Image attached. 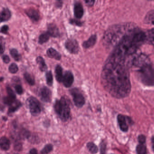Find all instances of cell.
<instances>
[{
	"mask_svg": "<svg viewBox=\"0 0 154 154\" xmlns=\"http://www.w3.org/2000/svg\"><path fill=\"white\" fill-rule=\"evenodd\" d=\"M103 86L114 97H126L131 91L129 68L107 60L101 74Z\"/></svg>",
	"mask_w": 154,
	"mask_h": 154,
	"instance_id": "1",
	"label": "cell"
},
{
	"mask_svg": "<svg viewBox=\"0 0 154 154\" xmlns=\"http://www.w3.org/2000/svg\"><path fill=\"white\" fill-rule=\"evenodd\" d=\"M131 26L130 24H117L110 27L103 37L104 45L106 47L114 48Z\"/></svg>",
	"mask_w": 154,
	"mask_h": 154,
	"instance_id": "2",
	"label": "cell"
},
{
	"mask_svg": "<svg viewBox=\"0 0 154 154\" xmlns=\"http://www.w3.org/2000/svg\"><path fill=\"white\" fill-rule=\"evenodd\" d=\"M137 76L141 82L146 86H154V65L150 60L137 68Z\"/></svg>",
	"mask_w": 154,
	"mask_h": 154,
	"instance_id": "3",
	"label": "cell"
},
{
	"mask_svg": "<svg viewBox=\"0 0 154 154\" xmlns=\"http://www.w3.org/2000/svg\"><path fill=\"white\" fill-rule=\"evenodd\" d=\"M55 111L62 121L66 122L69 119L70 114V108L69 100L64 97L60 100L55 102Z\"/></svg>",
	"mask_w": 154,
	"mask_h": 154,
	"instance_id": "4",
	"label": "cell"
},
{
	"mask_svg": "<svg viewBox=\"0 0 154 154\" xmlns=\"http://www.w3.org/2000/svg\"><path fill=\"white\" fill-rule=\"evenodd\" d=\"M30 112L32 116H38L41 112V105L39 101L34 97H31L28 100Z\"/></svg>",
	"mask_w": 154,
	"mask_h": 154,
	"instance_id": "5",
	"label": "cell"
},
{
	"mask_svg": "<svg viewBox=\"0 0 154 154\" xmlns=\"http://www.w3.org/2000/svg\"><path fill=\"white\" fill-rule=\"evenodd\" d=\"M117 121L119 128L122 132L126 133L128 131V125H132L134 121L131 118L119 114L117 116Z\"/></svg>",
	"mask_w": 154,
	"mask_h": 154,
	"instance_id": "6",
	"label": "cell"
},
{
	"mask_svg": "<svg viewBox=\"0 0 154 154\" xmlns=\"http://www.w3.org/2000/svg\"><path fill=\"white\" fill-rule=\"evenodd\" d=\"M70 91L75 106L79 108L83 106L85 104V99L80 91L78 89L75 88L71 90Z\"/></svg>",
	"mask_w": 154,
	"mask_h": 154,
	"instance_id": "7",
	"label": "cell"
},
{
	"mask_svg": "<svg viewBox=\"0 0 154 154\" xmlns=\"http://www.w3.org/2000/svg\"><path fill=\"white\" fill-rule=\"evenodd\" d=\"M66 48L72 54H77L79 52V44L76 40L70 38L66 41L65 44Z\"/></svg>",
	"mask_w": 154,
	"mask_h": 154,
	"instance_id": "8",
	"label": "cell"
},
{
	"mask_svg": "<svg viewBox=\"0 0 154 154\" xmlns=\"http://www.w3.org/2000/svg\"><path fill=\"white\" fill-rule=\"evenodd\" d=\"M74 78L73 74L70 71H66L63 75L62 82L66 88H69L74 82Z\"/></svg>",
	"mask_w": 154,
	"mask_h": 154,
	"instance_id": "9",
	"label": "cell"
},
{
	"mask_svg": "<svg viewBox=\"0 0 154 154\" xmlns=\"http://www.w3.org/2000/svg\"><path fill=\"white\" fill-rule=\"evenodd\" d=\"M41 97L43 101L46 102H50L51 101V91L46 87H44L41 90Z\"/></svg>",
	"mask_w": 154,
	"mask_h": 154,
	"instance_id": "10",
	"label": "cell"
},
{
	"mask_svg": "<svg viewBox=\"0 0 154 154\" xmlns=\"http://www.w3.org/2000/svg\"><path fill=\"white\" fill-rule=\"evenodd\" d=\"M74 14L77 19H80L82 18L84 14L83 6L81 3L76 2L74 4Z\"/></svg>",
	"mask_w": 154,
	"mask_h": 154,
	"instance_id": "11",
	"label": "cell"
},
{
	"mask_svg": "<svg viewBox=\"0 0 154 154\" xmlns=\"http://www.w3.org/2000/svg\"><path fill=\"white\" fill-rule=\"evenodd\" d=\"M11 17V12L8 8H4L0 13V23L7 21Z\"/></svg>",
	"mask_w": 154,
	"mask_h": 154,
	"instance_id": "12",
	"label": "cell"
},
{
	"mask_svg": "<svg viewBox=\"0 0 154 154\" xmlns=\"http://www.w3.org/2000/svg\"><path fill=\"white\" fill-rule=\"evenodd\" d=\"M47 32L49 34L50 37L57 38L60 36V32L58 28L55 24L51 23L48 25Z\"/></svg>",
	"mask_w": 154,
	"mask_h": 154,
	"instance_id": "13",
	"label": "cell"
},
{
	"mask_svg": "<svg viewBox=\"0 0 154 154\" xmlns=\"http://www.w3.org/2000/svg\"><path fill=\"white\" fill-rule=\"evenodd\" d=\"M28 17L34 22H38L39 20L40 15L38 12L33 9H29L25 11Z\"/></svg>",
	"mask_w": 154,
	"mask_h": 154,
	"instance_id": "14",
	"label": "cell"
},
{
	"mask_svg": "<svg viewBox=\"0 0 154 154\" xmlns=\"http://www.w3.org/2000/svg\"><path fill=\"white\" fill-rule=\"evenodd\" d=\"M11 147L10 139L6 137H2L0 138V148L5 151H7Z\"/></svg>",
	"mask_w": 154,
	"mask_h": 154,
	"instance_id": "15",
	"label": "cell"
},
{
	"mask_svg": "<svg viewBox=\"0 0 154 154\" xmlns=\"http://www.w3.org/2000/svg\"><path fill=\"white\" fill-rule=\"evenodd\" d=\"M97 40V35L95 34L92 35L89 38L88 40L83 42L82 46L85 48H90L93 47L96 44Z\"/></svg>",
	"mask_w": 154,
	"mask_h": 154,
	"instance_id": "16",
	"label": "cell"
},
{
	"mask_svg": "<svg viewBox=\"0 0 154 154\" xmlns=\"http://www.w3.org/2000/svg\"><path fill=\"white\" fill-rule=\"evenodd\" d=\"M47 53L48 57L51 58L55 59L57 60H60L61 59V55L56 50L52 48L49 49L47 51Z\"/></svg>",
	"mask_w": 154,
	"mask_h": 154,
	"instance_id": "17",
	"label": "cell"
},
{
	"mask_svg": "<svg viewBox=\"0 0 154 154\" xmlns=\"http://www.w3.org/2000/svg\"><path fill=\"white\" fill-rule=\"evenodd\" d=\"M144 22L147 24H154V11H150L145 17Z\"/></svg>",
	"mask_w": 154,
	"mask_h": 154,
	"instance_id": "18",
	"label": "cell"
},
{
	"mask_svg": "<svg viewBox=\"0 0 154 154\" xmlns=\"http://www.w3.org/2000/svg\"><path fill=\"white\" fill-rule=\"evenodd\" d=\"M146 42L154 46V28L148 31L146 33Z\"/></svg>",
	"mask_w": 154,
	"mask_h": 154,
	"instance_id": "19",
	"label": "cell"
},
{
	"mask_svg": "<svg viewBox=\"0 0 154 154\" xmlns=\"http://www.w3.org/2000/svg\"><path fill=\"white\" fill-rule=\"evenodd\" d=\"M55 73H56V79L57 81L60 82H61L63 79V70L60 66H57L56 67Z\"/></svg>",
	"mask_w": 154,
	"mask_h": 154,
	"instance_id": "20",
	"label": "cell"
},
{
	"mask_svg": "<svg viewBox=\"0 0 154 154\" xmlns=\"http://www.w3.org/2000/svg\"><path fill=\"white\" fill-rule=\"evenodd\" d=\"M136 151L137 154H147L146 146L145 144H139L137 146Z\"/></svg>",
	"mask_w": 154,
	"mask_h": 154,
	"instance_id": "21",
	"label": "cell"
},
{
	"mask_svg": "<svg viewBox=\"0 0 154 154\" xmlns=\"http://www.w3.org/2000/svg\"><path fill=\"white\" fill-rule=\"evenodd\" d=\"M36 61L41 71L43 72V71H46L47 70V68H48L47 65L45 63L44 59L42 57H38L36 59Z\"/></svg>",
	"mask_w": 154,
	"mask_h": 154,
	"instance_id": "22",
	"label": "cell"
},
{
	"mask_svg": "<svg viewBox=\"0 0 154 154\" xmlns=\"http://www.w3.org/2000/svg\"><path fill=\"white\" fill-rule=\"evenodd\" d=\"M87 147L89 152L92 154H96L98 152V148L97 146L92 142H89L87 144Z\"/></svg>",
	"mask_w": 154,
	"mask_h": 154,
	"instance_id": "23",
	"label": "cell"
},
{
	"mask_svg": "<svg viewBox=\"0 0 154 154\" xmlns=\"http://www.w3.org/2000/svg\"><path fill=\"white\" fill-rule=\"evenodd\" d=\"M50 36L48 32H44L41 34L39 37L38 42L39 44H42L45 42H47L49 39Z\"/></svg>",
	"mask_w": 154,
	"mask_h": 154,
	"instance_id": "24",
	"label": "cell"
},
{
	"mask_svg": "<svg viewBox=\"0 0 154 154\" xmlns=\"http://www.w3.org/2000/svg\"><path fill=\"white\" fill-rule=\"evenodd\" d=\"M31 135L30 132L26 129H22L19 133V137L21 139H29Z\"/></svg>",
	"mask_w": 154,
	"mask_h": 154,
	"instance_id": "25",
	"label": "cell"
},
{
	"mask_svg": "<svg viewBox=\"0 0 154 154\" xmlns=\"http://www.w3.org/2000/svg\"><path fill=\"white\" fill-rule=\"evenodd\" d=\"M53 146L51 144H48L45 146L41 151V154H48L53 150Z\"/></svg>",
	"mask_w": 154,
	"mask_h": 154,
	"instance_id": "26",
	"label": "cell"
},
{
	"mask_svg": "<svg viewBox=\"0 0 154 154\" xmlns=\"http://www.w3.org/2000/svg\"><path fill=\"white\" fill-rule=\"evenodd\" d=\"M10 54L16 61H19L20 60V56L18 53V51L15 49H12L10 51Z\"/></svg>",
	"mask_w": 154,
	"mask_h": 154,
	"instance_id": "27",
	"label": "cell"
},
{
	"mask_svg": "<svg viewBox=\"0 0 154 154\" xmlns=\"http://www.w3.org/2000/svg\"><path fill=\"white\" fill-rule=\"evenodd\" d=\"M24 77L26 81L28 82V83L29 85H32V86L34 85V84H35V81H34V79L32 78V76L29 73H25L24 74Z\"/></svg>",
	"mask_w": 154,
	"mask_h": 154,
	"instance_id": "28",
	"label": "cell"
},
{
	"mask_svg": "<svg viewBox=\"0 0 154 154\" xmlns=\"http://www.w3.org/2000/svg\"><path fill=\"white\" fill-rule=\"evenodd\" d=\"M46 79L48 85L51 86L53 84V78L51 71H49L46 74Z\"/></svg>",
	"mask_w": 154,
	"mask_h": 154,
	"instance_id": "29",
	"label": "cell"
},
{
	"mask_svg": "<svg viewBox=\"0 0 154 154\" xmlns=\"http://www.w3.org/2000/svg\"><path fill=\"white\" fill-rule=\"evenodd\" d=\"M9 70L10 72H11V74H15L18 71V66L16 64L12 63L9 66Z\"/></svg>",
	"mask_w": 154,
	"mask_h": 154,
	"instance_id": "30",
	"label": "cell"
},
{
	"mask_svg": "<svg viewBox=\"0 0 154 154\" xmlns=\"http://www.w3.org/2000/svg\"><path fill=\"white\" fill-rule=\"evenodd\" d=\"M69 23H70V24L76 25V26H79V27L82 26V23H83L82 22L79 20L74 19H70L69 20Z\"/></svg>",
	"mask_w": 154,
	"mask_h": 154,
	"instance_id": "31",
	"label": "cell"
},
{
	"mask_svg": "<svg viewBox=\"0 0 154 154\" xmlns=\"http://www.w3.org/2000/svg\"><path fill=\"white\" fill-rule=\"evenodd\" d=\"M14 150L20 152V151H21L22 149V144L17 140L14 143Z\"/></svg>",
	"mask_w": 154,
	"mask_h": 154,
	"instance_id": "32",
	"label": "cell"
},
{
	"mask_svg": "<svg viewBox=\"0 0 154 154\" xmlns=\"http://www.w3.org/2000/svg\"><path fill=\"white\" fill-rule=\"evenodd\" d=\"M146 137L143 134H140L137 137V140L139 144H145Z\"/></svg>",
	"mask_w": 154,
	"mask_h": 154,
	"instance_id": "33",
	"label": "cell"
},
{
	"mask_svg": "<svg viewBox=\"0 0 154 154\" xmlns=\"http://www.w3.org/2000/svg\"><path fill=\"white\" fill-rule=\"evenodd\" d=\"M7 91L8 95H9V97L12 98L14 99H15L16 96H15V93H14L13 91V90L11 88L8 87V88H7Z\"/></svg>",
	"mask_w": 154,
	"mask_h": 154,
	"instance_id": "34",
	"label": "cell"
},
{
	"mask_svg": "<svg viewBox=\"0 0 154 154\" xmlns=\"http://www.w3.org/2000/svg\"><path fill=\"white\" fill-rule=\"evenodd\" d=\"M9 26L7 25H4L1 28L0 32L3 34H6L8 33L9 30Z\"/></svg>",
	"mask_w": 154,
	"mask_h": 154,
	"instance_id": "35",
	"label": "cell"
},
{
	"mask_svg": "<svg viewBox=\"0 0 154 154\" xmlns=\"http://www.w3.org/2000/svg\"><path fill=\"white\" fill-rule=\"evenodd\" d=\"M15 89L16 92L19 95H21L23 92V89L21 85H17L15 87Z\"/></svg>",
	"mask_w": 154,
	"mask_h": 154,
	"instance_id": "36",
	"label": "cell"
},
{
	"mask_svg": "<svg viewBox=\"0 0 154 154\" xmlns=\"http://www.w3.org/2000/svg\"><path fill=\"white\" fill-rule=\"evenodd\" d=\"M84 1L86 5L89 7L93 6L95 2V0H84Z\"/></svg>",
	"mask_w": 154,
	"mask_h": 154,
	"instance_id": "37",
	"label": "cell"
},
{
	"mask_svg": "<svg viewBox=\"0 0 154 154\" xmlns=\"http://www.w3.org/2000/svg\"><path fill=\"white\" fill-rule=\"evenodd\" d=\"M106 150V144L104 142H102L100 144V154H105Z\"/></svg>",
	"mask_w": 154,
	"mask_h": 154,
	"instance_id": "38",
	"label": "cell"
},
{
	"mask_svg": "<svg viewBox=\"0 0 154 154\" xmlns=\"http://www.w3.org/2000/svg\"><path fill=\"white\" fill-rule=\"evenodd\" d=\"M3 61L4 63L7 64L9 63L10 61V58L7 55H4L2 57Z\"/></svg>",
	"mask_w": 154,
	"mask_h": 154,
	"instance_id": "39",
	"label": "cell"
},
{
	"mask_svg": "<svg viewBox=\"0 0 154 154\" xmlns=\"http://www.w3.org/2000/svg\"><path fill=\"white\" fill-rule=\"evenodd\" d=\"M30 154H38V150L35 148H32L29 151Z\"/></svg>",
	"mask_w": 154,
	"mask_h": 154,
	"instance_id": "40",
	"label": "cell"
},
{
	"mask_svg": "<svg viewBox=\"0 0 154 154\" xmlns=\"http://www.w3.org/2000/svg\"><path fill=\"white\" fill-rule=\"evenodd\" d=\"M151 143H152V148L154 152V135L152 136L151 138Z\"/></svg>",
	"mask_w": 154,
	"mask_h": 154,
	"instance_id": "41",
	"label": "cell"
},
{
	"mask_svg": "<svg viewBox=\"0 0 154 154\" xmlns=\"http://www.w3.org/2000/svg\"><path fill=\"white\" fill-rule=\"evenodd\" d=\"M4 51L3 47L2 44H0V53L2 54Z\"/></svg>",
	"mask_w": 154,
	"mask_h": 154,
	"instance_id": "42",
	"label": "cell"
},
{
	"mask_svg": "<svg viewBox=\"0 0 154 154\" xmlns=\"http://www.w3.org/2000/svg\"><path fill=\"white\" fill-rule=\"evenodd\" d=\"M57 1H61V0H57Z\"/></svg>",
	"mask_w": 154,
	"mask_h": 154,
	"instance_id": "43",
	"label": "cell"
},
{
	"mask_svg": "<svg viewBox=\"0 0 154 154\" xmlns=\"http://www.w3.org/2000/svg\"><path fill=\"white\" fill-rule=\"evenodd\" d=\"M14 154H18V153H14Z\"/></svg>",
	"mask_w": 154,
	"mask_h": 154,
	"instance_id": "44",
	"label": "cell"
}]
</instances>
